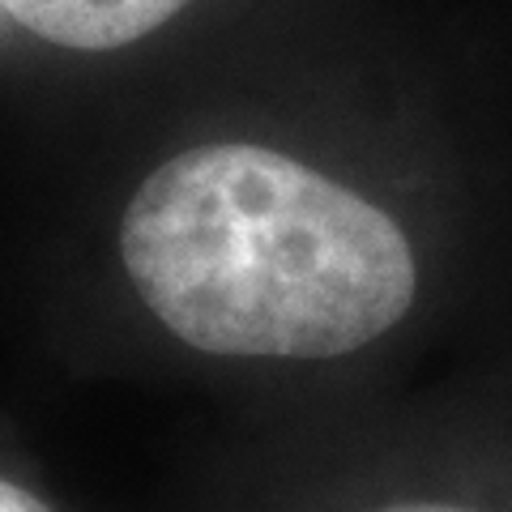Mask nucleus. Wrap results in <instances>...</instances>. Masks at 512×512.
<instances>
[{
    "mask_svg": "<svg viewBox=\"0 0 512 512\" xmlns=\"http://www.w3.org/2000/svg\"><path fill=\"white\" fill-rule=\"evenodd\" d=\"M124 274L180 342L239 359H338L410 312V239L286 154L214 141L167 158L120 227Z\"/></svg>",
    "mask_w": 512,
    "mask_h": 512,
    "instance_id": "nucleus-1",
    "label": "nucleus"
},
{
    "mask_svg": "<svg viewBox=\"0 0 512 512\" xmlns=\"http://www.w3.org/2000/svg\"><path fill=\"white\" fill-rule=\"evenodd\" d=\"M30 35L73 52H111L171 22L188 0H0Z\"/></svg>",
    "mask_w": 512,
    "mask_h": 512,
    "instance_id": "nucleus-2",
    "label": "nucleus"
},
{
    "mask_svg": "<svg viewBox=\"0 0 512 512\" xmlns=\"http://www.w3.org/2000/svg\"><path fill=\"white\" fill-rule=\"evenodd\" d=\"M0 512H52V508H47L39 495H30V491H22V487H13V483L0 478Z\"/></svg>",
    "mask_w": 512,
    "mask_h": 512,
    "instance_id": "nucleus-3",
    "label": "nucleus"
},
{
    "mask_svg": "<svg viewBox=\"0 0 512 512\" xmlns=\"http://www.w3.org/2000/svg\"><path fill=\"white\" fill-rule=\"evenodd\" d=\"M389 512H457V508H436V504H414V508H389Z\"/></svg>",
    "mask_w": 512,
    "mask_h": 512,
    "instance_id": "nucleus-4",
    "label": "nucleus"
}]
</instances>
